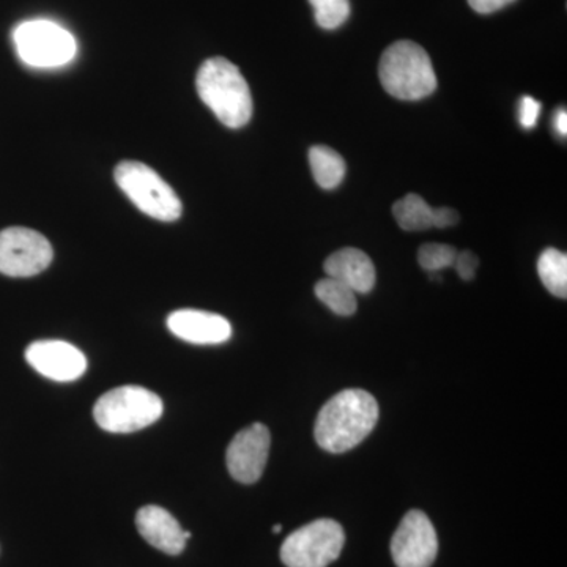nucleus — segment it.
<instances>
[{
    "mask_svg": "<svg viewBox=\"0 0 567 567\" xmlns=\"http://www.w3.org/2000/svg\"><path fill=\"white\" fill-rule=\"evenodd\" d=\"M379 404L364 390H344L331 398L316 421V442L331 454L353 450L374 431Z\"/></svg>",
    "mask_w": 567,
    "mask_h": 567,
    "instance_id": "f257e3e1",
    "label": "nucleus"
},
{
    "mask_svg": "<svg viewBox=\"0 0 567 567\" xmlns=\"http://www.w3.org/2000/svg\"><path fill=\"white\" fill-rule=\"evenodd\" d=\"M197 93L223 125L241 128L252 117V96L237 65L224 58L205 61L197 71Z\"/></svg>",
    "mask_w": 567,
    "mask_h": 567,
    "instance_id": "f03ea898",
    "label": "nucleus"
},
{
    "mask_svg": "<svg viewBox=\"0 0 567 567\" xmlns=\"http://www.w3.org/2000/svg\"><path fill=\"white\" fill-rule=\"evenodd\" d=\"M380 82L391 96L417 102L436 91V74L423 47L402 40L388 47L380 59Z\"/></svg>",
    "mask_w": 567,
    "mask_h": 567,
    "instance_id": "7ed1b4c3",
    "label": "nucleus"
},
{
    "mask_svg": "<svg viewBox=\"0 0 567 567\" xmlns=\"http://www.w3.org/2000/svg\"><path fill=\"white\" fill-rule=\"evenodd\" d=\"M159 395L142 386H121L107 391L93 406V416L103 431L132 434L148 427L163 415Z\"/></svg>",
    "mask_w": 567,
    "mask_h": 567,
    "instance_id": "20e7f679",
    "label": "nucleus"
},
{
    "mask_svg": "<svg viewBox=\"0 0 567 567\" xmlns=\"http://www.w3.org/2000/svg\"><path fill=\"white\" fill-rule=\"evenodd\" d=\"M114 177L122 192L145 215L163 223L181 218V197L147 164L122 162L115 167Z\"/></svg>",
    "mask_w": 567,
    "mask_h": 567,
    "instance_id": "39448f33",
    "label": "nucleus"
},
{
    "mask_svg": "<svg viewBox=\"0 0 567 567\" xmlns=\"http://www.w3.org/2000/svg\"><path fill=\"white\" fill-rule=\"evenodd\" d=\"M346 533L331 518H319L287 536L281 559L287 567H328L341 555Z\"/></svg>",
    "mask_w": 567,
    "mask_h": 567,
    "instance_id": "423d86ee",
    "label": "nucleus"
},
{
    "mask_svg": "<svg viewBox=\"0 0 567 567\" xmlns=\"http://www.w3.org/2000/svg\"><path fill=\"white\" fill-rule=\"evenodd\" d=\"M18 55L37 69L65 65L76 55V40L61 25L48 20L25 21L14 29Z\"/></svg>",
    "mask_w": 567,
    "mask_h": 567,
    "instance_id": "0eeeda50",
    "label": "nucleus"
},
{
    "mask_svg": "<svg viewBox=\"0 0 567 567\" xmlns=\"http://www.w3.org/2000/svg\"><path fill=\"white\" fill-rule=\"evenodd\" d=\"M54 251L44 235L28 227H9L0 233V274L31 278L47 270Z\"/></svg>",
    "mask_w": 567,
    "mask_h": 567,
    "instance_id": "6e6552de",
    "label": "nucleus"
},
{
    "mask_svg": "<svg viewBox=\"0 0 567 567\" xmlns=\"http://www.w3.org/2000/svg\"><path fill=\"white\" fill-rule=\"evenodd\" d=\"M439 554V537L423 511H410L391 539V555L398 567H431Z\"/></svg>",
    "mask_w": 567,
    "mask_h": 567,
    "instance_id": "1a4fd4ad",
    "label": "nucleus"
},
{
    "mask_svg": "<svg viewBox=\"0 0 567 567\" xmlns=\"http://www.w3.org/2000/svg\"><path fill=\"white\" fill-rule=\"evenodd\" d=\"M271 436L267 425L256 423L241 429L227 447V470L235 481L254 484L264 475L270 453Z\"/></svg>",
    "mask_w": 567,
    "mask_h": 567,
    "instance_id": "9d476101",
    "label": "nucleus"
},
{
    "mask_svg": "<svg viewBox=\"0 0 567 567\" xmlns=\"http://www.w3.org/2000/svg\"><path fill=\"white\" fill-rule=\"evenodd\" d=\"M25 360L39 374L54 382H74L87 371V360L65 341H37L25 350Z\"/></svg>",
    "mask_w": 567,
    "mask_h": 567,
    "instance_id": "9b49d317",
    "label": "nucleus"
},
{
    "mask_svg": "<svg viewBox=\"0 0 567 567\" xmlns=\"http://www.w3.org/2000/svg\"><path fill=\"white\" fill-rule=\"evenodd\" d=\"M167 328L182 341L196 346H218L233 338L226 317L199 309H181L167 317Z\"/></svg>",
    "mask_w": 567,
    "mask_h": 567,
    "instance_id": "f8f14e48",
    "label": "nucleus"
},
{
    "mask_svg": "<svg viewBox=\"0 0 567 567\" xmlns=\"http://www.w3.org/2000/svg\"><path fill=\"white\" fill-rule=\"evenodd\" d=\"M136 527L140 535L167 555H181L185 550L186 537L181 524L164 507L151 505L141 507L136 514Z\"/></svg>",
    "mask_w": 567,
    "mask_h": 567,
    "instance_id": "ddd939ff",
    "label": "nucleus"
},
{
    "mask_svg": "<svg viewBox=\"0 0 567 567\" xmlns=\"http://www.w3.org/2000/svg\"><path fill=\"white\" fill-rule=\"evenodd\" d=\"M323 270L328 278L346 284L354 293L365 295L374 289V262L361 249H339L324 260Z\"/></svg>",
    "mask_w": 567,
    "mask_h": 567,
    "instance_id": "4468645a",
    "label": "nucleus"
},
{
    "mask_svg": "<svg viewBox=\"0 0 567 567\" xmlns=\"http://www.w3.org/2000/svg\"><path fill=\"white\" fill-rule=\"evenodd\" d=\"M309 164L320 188L334 189L344 181L347 171L344 158L327 145L311 147Z\"/></svg>",
    "mask_w": 567,
    "mask_h": 567,
    "instance_id": "2eb2a0df",
    "label": "nucleus"
},
{
    "mask_svg": "<svg viewBox=\"0 0 567 567\" xmlns=\"http://www.w3.org/2000/svg\"><path fill=\"white\" fill-rule=\"evenodd\" d=\"M395 221L406 233H421V230L435 227V208L425 203L417 194H406L393 205Z\"/></svg>",
    "mask_w": 567,
    "mask_h": 567,
    "instance_id": "dca6fc26",
    "label": "nucleus"
},
{
    "mask_svg": "<svg viewBox=\"0 0 567 567\" xmlns=\"http://www.w3.org/2000/svg\"><path fill=\"white\" fill-rule=\"evenodd\" d=\"M537 274L544 287L555 297L567 298V256L555 248H547L537 260Z\"/></svg>",
    "mask_w": 567,
    "mask_h": 567,
    "instance_id": "f3484780",
    "label": "nucleus"
},
{
    "mask_svg": "<svg viewBox=\"0 0 567 567\" xmlns=\"http://www.w3.org/2000/svg\"><path fill=\"white\" fill-rule=\"evenodd\" d=\"M316 295L334 315L349 317L357 312V293L338 279L324 278L317 282Z\"/></svg>",
    "mask_w": 567,
    "mask_h": 567,
    "instance_id": "a211bd4d",
    "label": "nucleus"
},
{
    "mask_svg": "<svg viewBox=\"0 0 567 567\" xmlns=\"http://www.w3.org/2000/svg\"><path fill=\"white\" fill-rule=\"evenodd\" d=\"M317 24L324 31H334L341 28L350 17L349 0H309Z\"/></svg>",
    "mask_w": 567,
    "mask_h": 567,
    "instance_id": "6ab92c4d",
    "label": "nucleus"
},
{
    "mask_svg": "<svg viewBox=\"0 0 567 567\" xmlns=\"http://www.w3.org/2000/svg\"><path fill=\"white\" fill-rule=\"evenodd\" d=\"M457 249L450 245L427 244L417 252V262L429 274L445 270L456 262Z\"/></svg>",
    "mask_w": 567,
    "mask_h": 567,
    "instance_id": "aec40b11",
    "label": "nucleus"
},
{
    "mask_svg": "<svg viewBox=\"0 0 567 567\" xmlns=\"http://www.w3.org/2000/svg\"><path fill=\"white\" fill-rule=\"evenodd\" d=\"M453 267L456 268L458 276L464 281H472V279H475L477 267H480V259L472 251L457 252L456 262Z\"/></svg>",
    "mask_w": 567,
    "mask_h": 567,
    "instance_id": "412c9836",
    "label": "nucleus"
},
{
    "mask_svg": "<svg viewBox=\"0 0 567 567\" xmlns=\"http://www.w3.org/2000/svg\"><path fill=\"white\" fill-rule=\"evenodd\" d=\"M520 123L524 128H535L540 114V103L532 96H524L520 102Z\"/></svg>",
    "mask_w": 567,
    "mask_h": 567,
    "instance_id": "4be33fe9",
    "label": "nucleus"
},
{
    "mask_svg": "<svg viewBox=\"0 0 567 567\" xmlns=\"http://www.w3.org/2000/svg\"><path fill=\"white\" fill-rule=\"evenodd\" d=\"M513 2L516 0H468L470 7L480 14L495 13Z\"/></svg>",
    "mask_w": 567,
    "mask_h": 567,
    "instance_id": "5701e85b",
    "label": "nucleus"
},
{
    "mask_svg": "<svg viewBox=\"0 0 567 567\" xmlns=\"http://www.w3.org/2000/svg\"><path fill=\"white\" fill-rule=\"evenodd\" d=\"M458 219H461V216L453 208H435V227H439V229L456 226Z\"/></svg>",
    "mask_w": 567,
    "mask_h": 567,
    "instance_id": "b1692460",
    "label": "nucleus"
},
{
    "mask_svg": "<svg viewBox=\"0 0 567 567\" xmlns=\"http://www.w3.org/2000/svg\"><path fill=\"white\" fill-rule=\"evenodd\" d=\"M555 128L559 134L566 136L567 134V114L565 110L558 111L555 115Z\"/></svg>",
    "mask_w": 567,
    "mask_h": 567,
    "instance_id": "393cba45",
    "label": "nucleus"
},
{
    "mask_svg": "<svg viewBox=\"0 0 567 567\" xmlns=\"http://www.w3.org/2000/svg\"><path fill=\"white\" fill-rule=\"evenodd\" d=\"M281 529H282L281 525H275V527H274L275 535H278V533H281Z\"/></svg>",
    "mask_w": 567,
    "mask_h": 567,
    "instance_id": "a878e982",
    "label": "nucleus"
}]
</instances>
